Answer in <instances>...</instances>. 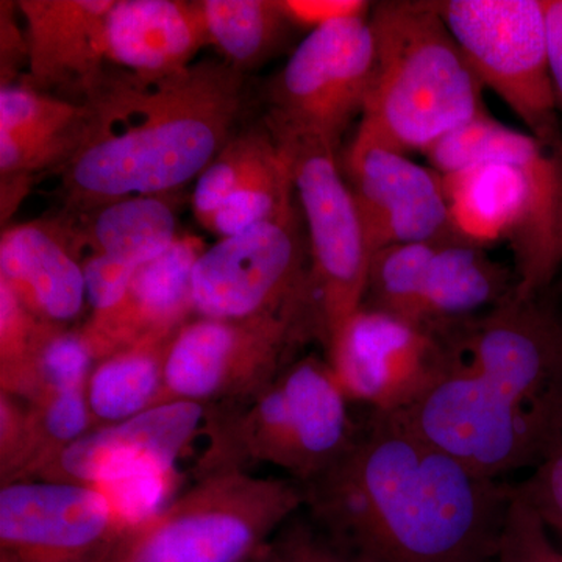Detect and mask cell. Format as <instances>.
I'll return each mask as SVG.
<instances>
[{"mask_svg":"<svg viewBox=\"0 0 562 562\" xmlns=\"http://www.w3.org/2000/svg\"><path fill=\"white\" fill-rule=\"evenodd\" d=\"M303 487L313 527L358 562H491L514 494L382 414Z\"/></svg>","mask_w":562,"mask_h":562,"instance_id":"6da1fadb","label":"cell"},{"mask_svg":"<svg viewBox=\"0 0 562 562\" xmlns=\"http://www.w3.org/2000/svg\"><path fill=\"white\" fill-rule=\"evenodd\" d=\"M436 336L430 383L391 416L487 479L538 468L562 441V314L513 294Z\"/></svg>","mask_w":562,"mask_h":562,"instance_id":"7a4b0ae2","label":"cell"},{"mask_svg":"<svg viewBox=\"0 0 562 562\" xmlns=\"http://www.w3.org/2000/svg\"><path fill=\"white\" fill-rule=\"evenodd\" d=\"M246 76L203 60L162 79L106 68L85 95L80 149L61 169L66 210L138 195H172L205 171L235 135Z\"/></svg>","mask_w":562,"mask_h":562,"instance_id":"3957f363","label":"cell"},{"mask_svg":"<svg viewBox=\"0 0 562 562\" xmlns=\"http://www.w3.org/2000/svg\"><path fill=\"white\" fill-rule=\"evenodd\" d=\"M454 235L512 249L516 295L541 297L562 269V150L482 114L425 151Z\"/></svg>","mask_w":562,"mask_h":562,"instance_id":"277c9868","label":"cell"},{"mask_svg":"<svg viewBox=\"0 0 562 562\" xmlns=\"http://www.w3.org/2000/svg\"><path fill=\"white\" fill-rule=\"evenodd\" d=\"M375 65L357 135L425 154L486 114L483 85L432 2L373 3Z\"/></svg>","mask_w":562,"mask_h":562,"instance_id":"5b68a950","label":"cell"},{"mask_svg":"<svg viewBox=\"0 0 562 562\" xmlns=\"http://www.w3.org/2000/svg\"><path fill=\"white\" fill-rule=\"evenodd\" d=\"M327 360L292 361L271 384L239 405L210 406L209 449L195 480L271 464L312 483L353 449L361 431Z\"/></svg>","mask_w":562,"mask_h":562,"instance_id":"8992f818","label":"cell"},{"mask_svg":"<svg viewBox=\"0 0 562 562\" xmlns=\"http://www.w3.org/2000/svg\"><path fill=\"white\" fill-rule=\"evenodd\" d=\"M305 501L295 480L213 473L125 532L111 561L257 562Z\"/></svg>","mask_w":562,"mask_h":562,"instance_id":"52a82bcc","label":"cell"},{"mask_svg":"<svg viewBox=\"0 0 562 562\" xmlns=\"http://www.w3.org/2000/svg\"><path fill=\"white\" fill-rule=\"evenodd\" d=\"M302 221L297 209L206 247L192 269L195 316L299 321L319 335Z\"/></svg>","mask_w":562,"mask_h":562,"instance_id":"ba28073f","label":"cell"},{"mask_svg":"<svg viewBox=\"0 0 562 562\" xmlns=\"http://www.w3.org/2000/svg\"><path fill=\"white\" fill-rule=\"evenodd\" d=\"M435 9L484 88L546 146L562 150L543 0H439Z\"/></svg>","mask_w":562,"mask_h":562,"instance_id":"9c48e42d","label":"cell"},{"mask_svg":"<svg viewBox=\"0 0 562 562\" xmlns=\"http://www.w3.org/2000/svg\"><path fill=\"white\" fill-rule=\"evenodd\" d=\"M273 135L291 158L295 195L306 225L314 306L325 344L364 305L371 251L336 147L308 136Z\"/></svg>","mask_w":562,"mask_h":562,"instance_id":"30bf717a","label":"cell"},{"mask_svg":"<svg viewBox=\"0 0 562 562\" xmlns=\"http://www.w3.org/2000/svg\"><path fill=\"white\" fill-rule=\"evenodd\" d=\"M516 284L487 249L454 235L376 251L364 306L436 333L494 308Z\"/></svg>","mask_w":562,"mask_h":562,"instance_id":"8fae6325","label":"cell"},{"mask_svg":"<svg viewBox=\"0 0 562 562\" xmlns=\"http://www.w3.org/2000/svg\"><path fill=\"white\" fill-rule=\"evenodd\" d=\"M373 65L369 16L310 32L269 85L266 122L277 135L319 138L338 149L344 131L361 117Z\"/></svg>","mask_w":562,"mask_h":562,"instance_id":"7c38bea8","label":"cell"},{"mask_svg":"<svg viewBox=\"0 0 562 562\" xmlns=\"http://www.w3.org/2000/svg\"><path fill=\"white\" fill-rule=\"evenodd\" d=\"M316 333L291 319L192 317L166 353V402L239 405L260 394L290 362L291 351Z\"/></svg>","mask_w":562,"mask_h":562,"instance_id":"4fadbf2b","label":"cell"},{"mask_svg":"<svg viewBox=\"0 0 562 562\" xmlns=\"http://www.w3.org/2000/svg\"><path fill=\"white\" fill-rule=\"evenodd\" d=\"M109 498L95 487L24 480L0 490V562H91L124 538Z\"/></svg>","mask_w":562,"mask_h":562,"instance_id":"5bb4252c","label":"cell"},{"mask_svg":"<svg viewBox=\"0 0 562 562\" xmlns=\"http://www.w3.org/2000/svg\"><path fill=\"white\" fill-rule=\"evenodd\" d=\"M325 347L347 398L382 416L405 412L419 398L441 351L436 333L364 305Z\"/></svg>","mask_w":562,"mask_h":562,"instance_id":"9a60e30c","label":"cell"},{"mask_svg":"<svg viewBox=\"0 0 562 562\" xmlns=\"http://www.w3.org/2000/svg\"><path fill=\"white\" fill-rule=\"evenodd\" d=\"M341 166L371 257L386 247L454 236L442 176L430 166L361 135Z\"/></svg>","mask_w":562,"mask_h":562,"instance_id":"2e32d148","label":"cell"},{"mask_svg":"<svg viewBox=\"0 0 562 562\" xmlns=\"http://www.w3.org/2000/svg\"><path fill=\"white\" fill-rule=\"evenodd\" d=\"M201 403L173 401L105 425L68 447L41 480L102 487L138 476L173 475L177 461L206 420Z\"/></svg>","mask_w":562,"mask_h":562,"instance_id":"e0dca14e","label":"cell"},{"mask_svg":"<svg viewBox=\"0 0 562 562\" xmlns=\"http://www.w3.org/2000/svg\"><path fill=\"white\" fill-rule=\"evenodd\" d=\"M35 90L81 103L103 72V27L114 0H20Z\"/></svg>","mask_w":562,"mask_h":562,"instance_id":"ac0fdd59","label":"cell"},{"mask_svg":"<svg viewBox=\"0 0 562 562\" xmlns=\"http://www.w3.org/2000/svg\"><path fill=\"white\" fill-rule=\"evenodd\" d=\"M206 247L183 233L161 257L140 266L113 313L81 325L98 361L116 350L171 339L194 316L192 269Z\"/></svg>","mask_w":562,"mask_h":562,"instance_id":"d6986e66","label":"cell"},{"mask_svg":"<svg viewBox=\"0 0 562 562\" xmlns=\"http://www.w3.org/2000/svg\"><path fill=\"white\" fill-rule=\"evenodd\" d=\"M209 46L199 0H114L103 27L106 68L162 79Z\"/></svg>","mask_w":562,"mask_h":562,"instance_id":"ffe728a7","label":"cell"},{"mask_svg":"<svg viewBox=\"0 0 562 562\" xmlns=\"http://www.w3.org/2000/svg\"><path fill=\"white\" fill-rule=\"evenodd\" d=\"M0 281L44 324L72 327L88 306L83 269L55 220L3 228Z\"/></svg>","mask_w":562,"mask_h":562,"instance_id":"44dd1931","label":"cell"},{"mask_svg":"<svg viewBox=\"0 0 562 562\" xmlns=\"http://www.w3.org/2000/svg\"><path fill=\"white\" fill-rule=\"evenodd\" d=\"M76 257L98 254L140 268L176 243L171 195H138L87 210H65L55 217Z\"/></svg>","mask_w":562,"mask_h":562,"instance_id":"7402d4cb","label":"cell"},{"mask_svg":"<svg viewBox=\"0 0 562 562\" xmlns=\"http://www.w3.org/2000/svg\"><path fill=\"white\" fill-rule=\"evenodd\" d=\"M171 339L125 347L95 362L87 387L95 427L121 424L166 403Z\"/></svg>","mask_w":562,"mask_h":562,"instance_id":"603a6c76","label":"cell"},{"mask_svg":"<svg viewBox=\"0 0 562 562\" xmlns=\"http://www.w3.org/2000/svg\"><path fill=\"white\" fill-rule=\"evenodd\" d=\"M297 209L290 155L268 125L250 165L211 221L209 232L220 239L231 238Z\"/></svg>","mask_w":562,"mask_h":562,"instance_id":"cb8c5ba5","label":"cell"},{"mask_svg":"<svg viewBox=\"0 0 562 562\" xmlns=\"http://www.w3.org/2000/svg\"><path fill=\"white\" fill-rule=\"evenodd\" d=\"M199 7L209 44L244 76L268 61L292 27L279 0H199Z\"/></svg>","mask_w":562,"mask_h":562,"instance_id":"d4e9b609","label":"cell"},{"mask_svg":"<svg viewBox=\"0 0 562 562\" xmlns=\"http://www.w3.org/2000/svg\"><path fill=\"white\" fill-rule=\"evenodd\" d=\"M98 357L85 331L44 324L31 358L7 394L25 402L88 387Z\"/></svg>","mask_w":562,"mask_h":562,"instance_id":"484cf974","label":"cell"},{"mask_svg":"<svg viewBox=\"0 0 562 562\" xmlns=\"http://www.w3.org/2000/svg\"><path fill=\"white\" fill-rule=\"evenodd\" d=\"M25 405L24 452L11 483L40 479L68 447L98 428L87 390L58 392Z\"/></svg>","mask_w":562,"mask_h":562,"instance_id":"4316f807","label":"cell"},{"mask_svg":"<svg viewBox=\"0 0 562 562\" xmlns=\"http://www.w3.org/2000/svg\"><path fill=\"white\" fill-rule=\"evenodd\" d=\"M90 120L85 103L35 90L22 80L0 88V133L36 136L83 131Z\"/></svg>","mask_w":562,"mask_h":562,"instance_id":"83f0119b","label":"cell"},{"mask_svg":"<svg viewBox=\"0 0 562 562\" xmlns=\"http://www.w3.org/2000/svg\"><path fill=\"white\" fill-rule=\"evenodd\" d=\"M266 128L268 125L265 121V124L236 132L195 180L191 199L192 211L205 231H209L211 221L241 180L244 171L260 146Z\"/></svg>","mask_w":562,"mask_h":562,"instance_id":"f1b7e54d","label":"cell"},{"mask_svg":"<svg viewBox=\"0 0 562 562\" xmlns=\"http://www.w3.org/2000/svg\"><path fill=\"white\" fill-rule=\"evenodd\" d=\"M495 562H562V550L538 512L514 487Z\"/></svg>","mask_w":562,"mask_h":562,"instance_id":"f546056e","label":"cell"},{"mask_svg":"<svg viewBox=\"0 0 562 562\" xmlns=\"http://www.w3.org/2000/svg\"><path fill=\"white\" fill-rule=\"evenodd\" d=\"M43 322L0 281V387L9 391L31 358Z\"/></svg>","mask_w":562,"mask_h":562,"instance_id":"4dcf8cb0","label":"cell"},{"mask_svg":"<svg viewBox=\"0 0 562 562\" xmlns=\"http://www.w3.org/2000/svg\"><path fill=\"white\" fill-rule=\"evenodd\" d=\"M257 562H358L306 525H284Z\"/></svg>","mask_w":562,"mask_h":562,"instance_id":"1f68e13d","label":"cell"},{"mask_svg":"<svg viewBox=\"0 0 562 562\" xmlns=\"http://www.w3.org/2000/svg\"><path fill=\"white\" fill-rule=\"evenodd\" d=\"M517 491L562 541V441Z\"/></svg>","mask_w":562,"mask_h":562,"instance_id":"d6a6232c","label":"cell"},{"mask_svg":"<svg viewBox=\"0 0 562 562\" xmlns=\"http://www.w3.org/2000/svg\"><path fill=\"white\" fill-rule=\"evenodd\" d=\"M279 5L292 27L313 32L331 22L369 16L373 3L364 0H279Z\"/></svg>","mask_w":562,"mask_h":562,"instance_id":"836d02e7","label":"cell"},{"mask_svg":"<svg viewBox=\"0 0 562 562\" xmlns=\"http://www.w3.org/2000/svg\"><path fill=\"white\" fill-rule=\"evenodd\" d=\"M27 405L22 398L0 392V480L13 482L25 442Z\"/></svg>","mask_w":562,"mask_h":562,"instance_id":"e575fe53","label":"cell"},{"mask_svg":"<svg viewBox=\"0 0 562 562\" xmlns=\"http://www.w3.org/2000/svg\"><path fill=\"white\" fill-rule=\"evenodd\" d=\"M0 5V80L5 87L20 81L22 66L29 65V47L18 22V3L3 0Z\"/></svg>","mask_w":562,"mask_h":562,"instance_id":"d590c367","label":"cell"},{"mask_svg":"<svg viewBox=\"0 0 562 562\" xmlns=\"http://www.w3.org/2000/svg\"><path fill=\"white\" fill-rule=\"evenodd\" d=\"M549 43L550 76H552L558 110L562 111V0H543Z\"/></svg>","mask_w":562,"mask_h":562,"instance_id":"8d00e7d4","label":"cell"},{"mask_svg":"<svg viewBox=\"0 0 562 562\" xmlns=\"http://www.w3.org/2000/svg\"><path fill=\"white\" fill-rule=\"evenodd\" d=\"M111 553H113V552H111ZM111 553L109 554V557L102 558V560H95V561H91V562H113V561H111Z\"/></svg>","mask_w":562,"mask_h":562,"instance_id":"74e56055","label":"cell"}]
</instances>
